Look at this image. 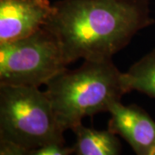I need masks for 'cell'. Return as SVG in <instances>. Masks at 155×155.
I'll return each instance as SVG.
<instances>
[{
  "mask_svg": "<svg viewBox=\"0 0 155 155\" xmlns=\"http://www.w3.org/2000/svg\"><path fill=\"white\" fill-rule=\"evenodd\" d=\"M46 26L60 41L67 65L109 61L141 29L154 23L148 0H59Z\"/></svg>",
  "mask_w": 155,
  "mask_h": 155,
  "instance_id": "1",
  "label": "cell"
},
{
  "mask_svg": "<svg viewBox=\"0 0 155 155\" xmlns=\"http://www.w3.org/2000/svg\"><path fill=\"white\" fill-rule=\"evenodd\" d=\"M46 93L58 123L65 132L82 123L86 116L109 112L128 91L112 60L84 61L75 70L66 68L51 78Z\"/></svg>",
  "mask_w": 155,
  "mask_h": 155,
  "instance_id": "2",
  "label": "cell"
},
{
  "mask_svg": "<svg viewBox=\"0 0 155 155\" xmlns=\"http://www.w3.org/2000/svg\"><path fill=\"white\" fill-rule=\"evenodd\" d=\"M46 91L39 87L0 84V140L29 153L51 143L65 144Z\"/></svg>",
  "mask_w": 155,
  "mask_h": 155,
  "instance_id": "3",
  "label": "cell"
},
{
  "mask_svg": "<svg viewBox=\"0 0 155 155\" xmlns=\"http://www.w3.org/2000/svg\"><path fill=\"white\" fill-rule=\"evenodd\" d=\"M67 66L60 41L46 25L27 37L0 43V84L40 87Z\"/></svg>",
  "mask_w": 155,
  "mask_h": 155,
  "instance_id": "4",
  "label": "cell"
},
{
  "mask_svg": "<svg viewBox=\"0 0 155 155\" xmlns=\"http://www.w3.org/2000/svg\"><path fill=\"white\" fill-rule=\"evenodd\" d=\"M53 10L49 0H0V43L38 31L47 24Z\"/></svg>",
  "mask_w": 155,
  "mask_h": 155,
  "instance_id": "5",
  "label": "cell"
},
{
  "mask_svg": "<svg viewBox=\"0 0 155 155\" xmlns=\"http://www.w3.org/2000/svg\"><path fill=\"white\" fill-rule=\"evenodd\" d=\"M108 129L124 139L137 155H152L155 147V121L136 104L125 106L121 101L110 108Z\"/></svg>",
  "mask_w": 155,
  "mask_h": 155,
  "instance_id": "6",
  "label": "cell"
},
{
  "mask_svg": "<svg viewBox=\"0 0 155 155\" xmlns=\"http://www.w3.org/2000/svg\"><path fill=\"white\" fill-rule=\"evenodd\" d=\"M76 135L73 146L77 155H118L122 153V145L116 134L110 130H97L83 124L72 129Z\"/></svg>",
  "mask_w": 155,
  "mask_h": 155,
  "instance_id": "7",
  "label": "cell"
},
{
  "mask_svg": "<svg viewBox=\"0 0 155 155\" xmlns=\"http://www.w3.org/2000/svg\"><path fill=\"white\" fill-rule=\"evenodd\" d=\"M128 91H137L155 98V48L123 72Z\"/></svg>",
  "mask_w": 155,
  "mask_h": 155,
  "instance_id": "8",
  "label": "cell"
},
{
  "mask_svg": "<svg viewBox=\"0 0 155 155\" xmlns=\"http://www.w3.org/2000/svg\"><path fill=\"white\" fill-rule=\"evenodd\" d=\"M74 153V148L65 147V144L51 143L32 150L29 155H70Z\"/></svg>",
  "mask_w": 155,
  "mask_h": 155,
  "instance_id": "9",
  "label": "cell"
},
{
  "mask_svg": "<svg viewBox=\"0 0 155 155\" xmlns=\"http://www.w3.org/2000/svg\"><path fill=\"white\" fill-rule=\"evenodd\" d=\"M0 154L28 155V151L14 142L0 140Z\"/></svg>",
  "mask_w": 155,
  "mask_h": 155,
  "instance_id": "10",
  "label": "cell"
},
{
  "mask_svg": "<svg viewBox=\"0 0 155 155\" xmlns=\"http://www.w3.org/2000/svg\"><path fill=\"white\" fill-rule=\"evenodd\" d=\"M152 155H155V147H154V148H153V153H152Z\"/></svg>",
  "mask_w": 155,
  "mask_h": 155,
  "instance_id": "11",
  "label": "cell"
}]
</instances>
